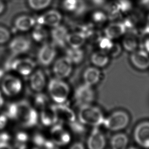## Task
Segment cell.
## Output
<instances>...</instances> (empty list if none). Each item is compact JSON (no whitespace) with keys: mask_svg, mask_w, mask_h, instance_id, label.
Masks as SVG:
<instances>
[{"mask_svg":"<svg viewBox=\"0 0 149 149\" xmlns=\"http://www.w3.org/2000/svg\"><path fill=\"white\" fill-rule=\"evenodd\" d=\"M79 119L83 124L95 127L103 124L105 118L99 108L88 104L81 106Z\"/></svg>","mask_w":149,"mask_h":149,"instance_id":"6da1fadb","label":"cell"},{"mask_svg":"<svg viewBox=\"0 0 149 149\" xmlns=\"http://www.w3.org/2000/svg\"><path fill=\"white\" fill-rule=\"evenodd\" d=\"M18 113L16 120L20 125L26 128H31L37 125L38 121V114L28 102H18Z\"/></svg>","mask_w":149,"mask_h":149,"instance_id":"7a4b0ae2","label":"cell"},{"mask_svg":"<svg viewBox=\"0 0 149 149\" xmlns=\"http://www.w3.org/2000/svg\"><path fill=\"white\" fill-rule=\"evenodd\" d=\"M48 90L50 97L57 104L66 102L70 93V88L68 84L58 78L50 80Z\"/></svg>","mask_w":149,"mask_h":149,"instance_id":"3957f363","label":"cell"},{"mask_svg":"<svg viewBox=\"0 0 149 149\" xmlns=\"http://www.w3.org/2000/svg\"><path fill=\"white\" fill-rule=\"evenodd\" d=\"M129 121L128 114L124 111H115L104 119L103 124L111 131H118L127 127Z\"/></svg>","mask_w":149,"mask_h":149,"instance_id":"277c9868","label":"cell"},{"mask_svg":"<svg viewBox=\"0 0 149 149\" xmlns=\"http://www.w3.org/2000/svg\"><path fill=\"white\" fill-rule=\"evenodd\" d=\"M1 81L2 92L8 97L16 96L22 90V82L20 79L11 75L3 77Z\"/></svg>","mask_w":149,"mask_h":149,"instance_id":"5b68a950","label":"cell"},{"mask_svg":"<svg viewBox=\"0 0 149 149\" xmlns=\"http://www.w3.org/2000/svg\"><path fill=\"white\" fill-rule=\"evenodd\" d=\"M36 63L34 61L29 58H17L11 61L8 67L10 69L16 71L22 76H28L34 70Z\"/></svg>","mask_w":149,"mask_h":149,"instance_id":"8992f818","label":"cell"},{"mask_svg":"<svg viewBox=\"0 0 149 149\" xmlns=\"http://www.w3.org/2000/svg\"><path fill=\"white\" fill-rule=\"evenodd\" d=\"M51 140L56 146L61 147L68 145L71 137L68 131L61 124H54L50 130Z\"/></svg>","mask_w":149,"mask_h":149,"instance_id":"52a82bcc","label":"cell"},{"mask_svg":"<svg viewBox=\"0 0 149 149\" xmlns=\"http://www.w3.org/2000/svg\"><path fill=\"white\" fill-rule=\"evenodd\" d=\"M75 99L81 106L91 104L95 99V93L92 86L84 84L81 85L75 92Z\"/></svg>","mask_w":149,"mask_h":149,"instance_id":"ba28073f","label":"cell"},{"mask_svg":"<svg viewBox=\"0 0 149 149\" xmlns=\"http://www.w3.org/2000/svg\"><path fill=\"white\" fill-rule=\"evenodd\" d=\"M135 142L142 147L149 148V121L139 123L133 133Z\"/></svg>","mask_w":149,"mask_h":149,"instance_id":"9c48e42d","label":"cell"},{"mask_svg":"<svg viewBox=\"0 0 149 149\" xmlns=\"http://www.w3.org/2000/svg\"><path fill=\"white\" fill-rule=\"evenodd\" d=\"M53 72L56 78L63 79L68 77L72 70V63L67 56L58 58L54 63Z\"/></svg>","mask_w":149,"mask_h":149,"instance_id":"30bf717a","label":"cell"},{"mask_svg":"<svg viewBox=\"0 0 149 149\" xmlns=\"http://www.w3.org/2000/svg\"><path fill=\"white\" fill-rule=\"evenodd\" d=\"M58 121L69 124L76 121V116L72 109L66 105L62 104L52 105Z\"/></svg>","mask_w":149,"mask_h":149,"instance_id":"8fae6325","label":"cell"},{"mask_svg":"<svg viewBox=\"0 0 149 149\" xmlns=\"http://www.w3.org/2000/svg\"><path fill=\"white\" fill-rule=\"evenodd\" d=\"M56 54V50L54 44L47 43L44 44L39 50V62L43 66H49L54 60Z\"/></svg>","mask_w":149,"mask_h":149,"instance_id":"7c38bea8","label":"cell"},{"mask_svg":"<svg viewBox=\"0 0 149 149\" xmlns=\"http://www.w3.org/2000/svg\"><path fill=\"white\" fill-rule=\"evenodd\" d=\"M124 49L129 52H133L141 46V35L136 29L130 30L122 41Z\"/></svg>","mask_w":149,"mask_h":149,"instance_id":"4fadbf2b","label":"cell"},{"mask_svg":"<svg viewBox=\"0 0 149 149\" xmlns=\"http://www.w3.org/2000/svg\"><path fill=\"white\" fill-rule=\"evenodd\" d=\"M31 42L29 39L24 36L15 37L10 42L9 47L14 55L22 54L30 49Z\"/></svg>","mask_w":149,"mask_h":149,"instance_id":"5bb4252c","label":"cell"},{"mask_svg":"<svg viewBox=\"0 0 149 149\" xmlns=\"http://www.w3.org/2000/svg\"><path fill=\"white\" fill-rule=\"evenodd\" d=\"M130 61L133 66L139 70H145L149 68V54L143 49L132 52Z\"/></svg>","mask_w":149,"mask_h":149,"instance_id":"9a60e30c","label":"cell"},{"mask_svg":"<svg viewBox=\"0 0 149 149\" xmlns=\"http://www.w3.org/2000/svg\"><path fill=\"white\" fill-rule=\"evenodd\" d=\"M62 15L56 10H52L39 16L37 22L40 25H47L49 26H58L62 20Z\"/></svg>","mask_w":149,"mask_h":149,"instance_id":"2e32d148","label":"cell"},{"mask_svg":"<svg viewBox=\"0 0 149 149\" xmlns=\"http://www.w3.org/2000/svg\"><path fill=\"white\" fill-rule=\"evenodd\" d=\"M105 145L106 139L104 135L97 127H95L88 139V147L90 149H102Z\"/></svg>","mask_w":149,"mask_h":149,"instance_id":"e0dca14e","label":"cell"},{"mask_svg":"<svg viewBox=\"0 0 149 149\" xmlns=\"http://www.w3.org/2000/svg\"><path fill=\"white\" fill-rule=\"evenodd\" d=\"M68 34V31L65 26L60 25L55 26L51 32L53 43L61 47H64L67 43L66 39Z\"/></svg>","mask_w":149,"mask_h":149,"instance_id":"ac0fdd59","label":"cell"},{"mask_svg":"<svg viewBox=\"0 0 149 149\" xmlns=\"http://www.w3.org/2000/svg\"><path fill=\"white\" fill-rule=\"evenodd\" d=\"M30 86L33 91L40 92L46 85V78L41 70H37L31 75L30 80Z\"/></svg>","mask_w":149,"mask_h":149,"instance_id":"d6986e66","label":"cell"},{"mask_svg":"<svg viewBox=\"0 0 149 149\" xmlns=\"http://www.w3.org/2000/svg\"><path fill=\"white\" fill-rule=\"evenodd\" d=\"M126 29L123 22H113L109 24L105 28V35L107 37L112 40L123 35L126 32Z\"/></svg>","mask_w":149,"mask_h":149,"instance_id":"ffe728a7","label":"cell"},{"mask_svg":"<svg viewBox=\"0 0 149 149\" xmlns=\"http://www.w3.org/2000/svg\"><path fill=\"white\" fill-rule=\"evenodd\" d=\"M41 122L45 126H52L58 122L56 116L52 106H49L41 110Z\"/></svg>","mask_w":149,"mask_h":149,"instance_id":"44dd1931","label":"cell"},{"mask_svg":"<svg viewBox=\"0 0 149 149\" xmlns=\"http://www.w3.org/2000/svg\"><path fill=\"white\" fill-rule=\"evenodd\" d=\"M86 40L85 34L82 32H76L68 34L66 43L72 48H81Z\"/></svg>","mask_w":149,"mask_h":149,"instance_id":"7402d4cb","label":"cell"},{"mask_svg":"<svg viewBox=\"0 0 149 149\" xmlns=\"http://www.w3.org/2000/svg\"><path fill=\"white\" fill-rule=\"evenodd\" d=\"M36 20L32 16L22 15L16 18L14 22L15 27L20 31H26L34 26Z\"/></svg>","mask_w":149,"mask_h":149,"instance_id":"603a6c76","label":"cell"},{"mask_svg":"<svg viewBox=\"0 0 149 149\" xmlns=\"http://www.w3.org/2000/svg\"><path fill=\"white\" fill-rule=\"evenodd\" d=\"M100 77V71L96 67H89L83 75L85 84L91 86L98 83Z\"/></svg>","mask_w":149,"mask_h":149,"instance_id":"cb8c5ba5","label":"cell"},{"mask_svg":"<svg viewBox=\"0 0 149 149\" xmlns=\"http://www.w3.org/2000/svg\"><path fill=\"white\" fill-rule=\"evenodd\" d=\"M91 62L97 67H103L107 65L109 61V56L107 52L103 50L93 53L91 56Z\"/></svg>","mask_w":149,"mask_h":149,"instance_id":"d4e9b609","label":"cell"},{"mask_svg":"<svg viewBox=\"0 0 149 149\" xmlns=\"http://www.w3.org/2000/svg\"><path fill=\"white\" fill-rule=\"evenodd\" d=\"M128 143V138L124 133H118L113 135L110 141L111 147L113 149H124Z\"/></svg>","mask_w":149,"mask_h":149,"instance_id":"484cf974","label":"cell"},{"mask_svg":"<svg viewBox=\"0 0 149 149\" xmlns=\"http://www.w3.org/2000/svg\"><path fill=\"white\" fill-rule=\"evenodd\" d=\"M66 56L72 64H79L83 61L84 54L80 48L71 47V49L67 50Z\"/></svg>","mask_w":149,"mask_h":149,"instance_id":"4316f807","label":"cell"},{"mask_svg":"<svg viewBox=\"0 0 149 149\" xmlns=\"http://www.w3.org/2000/svg\"><path fill=\"white\" fill-rule=\"evenodd\" d=\"M41 26L42 25L38 24L35 26L32 34L33 39L38 42L44 41L48 36L47 30Z\"/></svg>","mask_w":149,"mask_h":149,"instance_id":"83f0119b","label":"cell"},{"mask_svg":"<svg viewBox=\"0 0 149 149\" xmlns=\"http://www.w3.org/2000/svg\"><path fill=\"white\" fill-rule=\"evenodd\" d=\"M29 138L28 134L26 132H18L15 135V147L20 149L26 148V143L28 141Z\"/></svg>","mask_w":149,"mask_h":149,"instance_id":"f1b7e54d","label":"cell"},{"mask_svg":"<svg viewBox=\"0 0 149 149\" xmlns=\"http://www.w3.org/2000/svg\"><path fill=\"white\" fill-rule=\"evenodd\" d=\"M52 0H28V4L33 10H40L47 8Z\"/></svg>","mask_w":149,"mask_h":149,"instance_id":"f546056e","label":"cell"},{"mask_svg":"<svg viewBox=\"0 0 149 149\" xmlns=\"http://www.w3.org/2000/svg\"><path fill=\"white\" fill-rule=\"evenodd\" d=\"M18 102H12L8 104L5 114L9 119L16 120L18 113Z\"/></svg>","mask_w":149,"mask_h":149,"instance_id":"4dcf8cb0","label":"cell"},{"mask_svg":"<svg viewBox=\"0 0 149 149\" xmlns=\"http://www.w3.org/2000/svg\"><path fill=\"white\" fill-rule=\"evenodd\" d=\"M34 104L37 108L42 110L49 106V100L46 95L39 93L34 98Z\"/></svg>","mask_w":149,"mask_h":149,"instance_id":"1f68e13d","label":"cell"},{"mask_svg":"<svg viewBox=\"0 0 149 149\" xmlns=\"http://www.w3.org/2000/svg\"><path fill=\"white\" fill-rule=\"evenodd\" d=\"M78 4V0H64L63 3V8L70 12H74Z\"/></svg>","mask_w":149,"mask_h":149,"instance_id":"d6a6232c","label":"cell"},{"mask_svg":"<svg viewBox=\"0 0 149 149\" xmlns=\"http://www.w3.org/2000/svg\"><path fill=\"white\" fill-rule=\"evenodd\" d=\"M98 43L99 47L102 49V50L107 52L113 45V43L112 42L111 39L105 36L103 38L101 37L99 40Z\"/></svg>","mask_w":149,"mask_h":149,"instance_id":"836d02e7","label":"cell"},{"mask_svg":"<svg viewBox=\"0 0 149 149\" xmlns=\"http://www.w3.org/2000/svg\"><path fill=\"white\" fill-rule=\"evenodd\" d=\"M122 47L118 43H113V45L107 52L109 56L116 58L119 56L122 52Z\"/></svg>","mask_w":149,"mask_h":149,"instance_id":"e575fe53","label":"cell"},{"mask_svg":"<svg viewBox=\"0 0 149 149\" xmlns=\"http://www.w3.org/2000/svg\"><path fill=\"white\" fill-rule=\"evenodd\" d=\"M47 140V139H45V136L40 133H36L33 137L32 141L35 146L37 147L43 148Z\"/></svg>","mask_w":149,"mask_h":149,"instance_id":"d590c367","label":"cell"},{"mask_svg":"<svg viewBox=\"0 0 149 149\" xmlns=\"http://www.w3.org/2000/svg\"><path fill=\"white\" fill-rule=\"evenodd\" d=\"M86 3L84 0H78V4L76 10H75L74 14L77 16H81L84 14L87 10Z\"/></svg>","mask_w":149,"mask_h":149,"instance_id":"8d00e7d4","label":"cell"},{"mask_svg":"<svg viewBox=\"0 0 149 149\" xmlns=\"http://www.w3.org/2000/svg\"><path fill=\"white\" fill-rule=\"evenodd\" d=\"M121 12L126 13L132 10V5L129 0H118Z\"/></svg>","mask_w":149,"mask_h":149,"instance_id":"74e56055","label":"cell"},{"mask_svg":"<svg viewBox=\"0 0 149 149\" xmlns=\"http://www.w3.org/2000/svg\"><path fill=\"white\" fill-rule=\"evenodd\" d=\"M10 38V32L3 26H0V44L7 42Z\"/></svg>","mask_w":149,"mask_h":149,"instance_id":"f35d334b","label":"cell"},{"mask_svg":"<svg viewBox=\"0 0 149 149\" xmlns=\"http://www.w3.org/2000/svg\"><path fill=\"white\" fill-rule=\"evenodd\" d=\"M92 18L94 22L98 24H103L107 19V15L101 11H96L94 12L93 14Z\"/></svg>","mask_w":149,"mask_h":149,"instance_id":"ab89813d","label":"cell"},{"mask_svg":"<svg viewBox=\"0 0 149 149\" xmlns=\"http://www.w3.org/2000/svg\"><path fill=\"white\" fill-rule=\"evenodd\" d=\"M69 125H70L71 128L72 130V131L75 133L77 134H81L84 133L85 130V128L83 123H78L76 121L73 122L72 123H70Z\"/></svg>","mask_w":149,"mask_h":149,"instance_id":"60d3db41","label":"cell"},{"mask_svg":"<svg viewBox=\"0 0 149 149\" xmlns=\"http://www.w3.org/2000/svg\"><path fill=\"white\" fill-rule=\"evenodd\" d=\"M142 49L149 54V37L146 38H143L141 36V46Z\"/></svg>","mask_w":149,"mask_h":149,"instance_id":"b9f144b4","label":"cell"},{"mask_svg":"<svg viewBox=\"0 0 149 149\" xmlns=\"http://www.w3.org/2000/svg\"><path fill=\"white\" fill-rule=\"evenodd\" d=\"M8 117L5 113L0 115V130L4 129L8 122Z\"/></svg>","mask_w":149,"mask_h":149,"instance_id":"7bdbcfd3","label":"cell"},{"mask_svg":"<svg viewBox=\"0 0 149 149\" xmlns=\"http://www.w3.org/2000/svg\"><path fill=\"white\" fill-rule=\"evenodd\" d=\"M11 137L9 134L7 132L0 133V143H9Z\"/></svg>","mask_w":149,"mask_h":149,"instance_id":"ee69618b","label":"cell"},{"mask_svg":"<svg viewBox=\"0 0 149 149\" xmlns=\"http://www.w3.org/2000/svg\"><path fill=\"white\" fill-rule=\"evenodd\" d=\"M139 4L141 8L149 10V0H140Z\"/></svg>","mask_w":149,"mask_h":149,"instance_id":"f6af8a7d","label":"cell"},{"mask_svg":"<svg viewBox=\"0 0 149 149\" xmlns=\"http://www.w3.org/2000/svg\"><path fill=\"white\" fill-rule=\"evenodd\" d=\"M141 35H149V15L148 17L145 26L141 31Z\"/></svg>","mask_w":149,"mask_h":149,"instance_id":"bcb514c9","label":"cell"},{"mask_svg":"<svg viewBox=\"0 0 149 149\" xmlns=\"http://www.w3.org/2000/svg\"><path fill=\"white\" fill-rule=\"evenodd\" d=\"M92 3L95 6L101 7L104 6L105 0H91Z\"/></svg>","mask_w":149,"mask_h":149,"instance_id":"7dc6e473","label":"cell"},{"mask_svg":"<svg viewBox=\"0 0 149 149\" xmlns=\"http://www.w3.org/2000/svg\"><path fill=\"white\" fill-rule=\"evenodd\" d=\"M84 148H85L84 146L81 143H74L71 147H70V149H83Z\"/></svg>","mask_w":149,"mask_h":149,"instance_id":"c3c4849f","label":"cell"},{"mask_svg":"<svg viewBox=\"0 0 149 149\" xmlns=\"http://www.w3.org/2000/svg\"><path fill=\"white\" fill-rule=\"evenodd\" d=\"M11 147L9 143H0V149H11Z\"/></svg>","mask_w":149,"mask_h":149,"instance_id":"681fc988","label":"cell"},{"mask_svg":"<svg viewBox=\"0 0 149 149\" xmlns=\"http://www.w3.org/2000/svg\"><path fill=\"white\" fill-rule=\"evenodd\" d=\"M5 6H4L3 2H2V0H0V14H1L2 12L4 11Z\"/></svg>","mask_w":149,"mask_h":149,"instance_id":"f907efd6","label":"cell"},{"mask_svg":"<svg viewBox=\"0 0 149 149\" xmlns=\"http://www.w3.org/2000/svg\"><path fill=\"white\" fill-rule=\"evenodd\" d=\"M4 103V98H3V97L2 96V93H1V91H0V109H1V107H3Z\"/></svg>","mask_w":149,"mask_h":149,"instance_id":"816d5d0a","label":"cell"},{"mask_svg":"<svg viewBox=\"0 0 149 149\" xmlns=\"http://www.w3.org/2000/svg\"><path fill=\"white\" fill-rule=\"evenodd\" d=\"M4 72L3 70H2V69L0 68V81L2 80L3 77H4Z\"/></svg>","mask_w":149,"mask_h":149,"instance_id":"f5cc1de1","label":"cell"}]
</instances>
